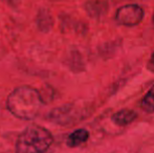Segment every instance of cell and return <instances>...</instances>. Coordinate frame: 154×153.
Masks as SVG:
<instances>
[{
    "label": "cell",
    "mask_w": 154,
    "mask_h": 153,
    "mask_svg": "<svg viewBox=\"0 0 154 153\" xmlns=\"http://www.w3.org/2000/svg\"><path fill=\"white\" fill-rule=\"evenodd\" d=\"M152 18H153L152 20H153V23H154V15H153V17H152Z\"/></svg>",
    "instance_id": "7c38bea8"
},
{
    "label": "cell",
    "mask_w": 154,
    "mask_h": 153,
    "mask_svg": "<svg viewBox=\"0 0 154 153\" xmlns=\"http://www.w3.org/2000/svg\"><path fill=\"white\" fill-rule=\"evenodd\" d=\"M144 18V10L138 4H127L116 11V21L124 26H136Z\"/></svg>",
    "instance_id": "277c9868"
},
{
    "label": "cell",
    "mask_w": 154,
    "mask_h": 153,
    "mask_svg": "<svg viewBox=\"0 0 154 153\" xmlns=\"http://www.w3.org/2000/svg\"><path fill=\"white\" fill-rule=\"evenodd\" d=\"M36 23L38 29L42 33H48L54 26V18L51 11L47 8H40L36 17Z\"/></svg>",
    "instance_id": "5b68a950"
},
{
    "label": "cell",
    "mask_w": 154,
    "mask_h": 153,
    "mask_svg": "<svg viewBox=\"0 0 154 153\" xmlns=\"http://www.w3.org/2000/svg\"><path fill=\"white\" fill-rule=\"evenodd\" d=\"M6 108L20 120L32 121L39 115L44 105L41 93L31 86L17 87L6 99Z\"/></svg>",
    "instance_id": "6da1fadb"
},
{
    "label": "cell",
    "mask_w": 154,
    "mask_h": 153,
    "mask_svg": "<svg viewBox=\"0 0 154 153\" xmlns=\"http://www.w3.org/2000/svg\"><path fill=\"white\" fill-rule=\"evenodd\" d=\"M87 14L92 18H100L108 11V3L105 0H90L85 4Z\"/></svg>",
    "instance_id": "8992f818"
},
{
    "label": "cell",
    "mask_w": 154,
    "mask_h": 153,
    "mask_svg": "<svg viewBox=\"0 0 154 153\" xmlns=\"http://www.w3.org/2000/svg\"><path fill=\"white\" fill-rule=\"evenodd\" d=\"M88 139H89V132L86 129H77L68 135L66 144L68 147L75 148L81 146L82 144L86 143Z\"/></svg>",
    "instance_id": "ba28073f"
},
{
    "label": "cell",
    "mask_w": 154,
    "mask_h": 153,
    "mask_svg": "<svg viewBox=\"0 0 154 153\" xmlns=\"http://www.w3.org/2000/svg\"><path fill=\"white\" fill-rule=\"evenodd\" d=\"M137 118V113L132 109H122L111 116V120L116 126L124 127L130 125Z\"/></svg>",
    "instance_id": "52a82bcc"
},
{
    "label": "cell",
    "mask_w": 154,
    "mask_h": 153,
    "mask_svg": "<svg viewBox=\"0 0 154 153\" xmlns=\"http://www.w3.org/2000/svg\"><path fill=\"white\" fill-rule=\"evenodd\" d=\"M151 63H152L153 64V66H154V53L152 54V56H151Z\"/></svg>",
    "instance_id": "8fae6325"
},
{
    "label": "cell",
    "mask_w": 154,
    "mask_h": 153,
    "mask_svg": "<svg viewBox=\"0 0 154 153\" xmlns=\"http://www.w3.org/2000/svg\"><path fill=\"white\" fill-rule=\"evenodd\" d=\"M88 108L78 103H68L54 108L47 115V120L60 126H68L81 122L87 116Z\"/></svg>",
    "instance_id": "3957f363"
},
{
    "label": "cell",
    "mask_w": 154,
    "mask_h": 153,
    "mask_svg": "<svg viewBox=\"0 0 154 153\" xmlns=\"http://www.w3.org/2000/svg\"><path fill=\"white\" fill-rule=\"evenodd\" d=\"M142 109L147 113H154V85L150 88L140 103Z\"/></svg>",
    "instance_id": "9c48e42d"
},
{
    "label": "cell",
    "mask_w": 154,
    "mask_h": 153,
    "mask_svg": "<svg viewBox=\"0 0 154 153\" xmlns=\"http://www.w3.org/2000/svg\"><path fill=\"white\" fill-rule=\"evenodd\" d=\"M5 2H8L11 6H17V4L19 3V0H4Z\"/></svg>",
    "instance_id": "30bf717a"
},
{
    "label": "cell",
    "mask_w": 154,
    "mask_h": 153,
    "mask_svg": "<svg viewBox=\"0 0 154 153\" xmlns=\"http://www.w3.org/2000/svg\"><path fill=\"white\" fill-rule=\"evenodd\" d=\"M54 143V136L47 129L38 125L25 128L16 142V153H45Z\"/></svg>",
    "instance_id": "7a4b0ae2"
}]
</instances>
